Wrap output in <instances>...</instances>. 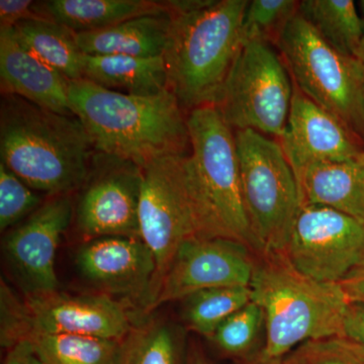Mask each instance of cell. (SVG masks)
<instances>
[{
  "instance_id": "cell-24",
  "label": "cell",
  "mask_w": 364,
  "mask_h": 364,
  "mask_svg": "<svg viewBox=\"0 0 364 364\" xmlns=\"http://www.w3.org/2000/svg\"><path fill=\"white\" fill-rule=\"evenodd\" d=\"M26 340L44 364H119L123 352V340L48 333Z\"/></svg>"
},
{
  "instance_id": "cell-12",
  "label": "cell",
  "mask_w": 364,
  "mask_h": 364,
  "mask_svg": "<svg viewBox=\"0 0 364 364\" xmlns=\"http://www.w3.org/2000/svg\"><path fill=\"white\" fill-rule=\"evenodd\" d=\"M72 195L50 196L2 242L4 260L26 298L59 291L56 255L74 220Z\"/></svg>"
},
{
  "instance_id": "cell-33",
  "label": "cell",
  "mask_w": 364,
  "mask_h": 364,
  "mask_svg": "<svg viewBox=\"0 0 364 364\" xmlns=\"http://www.w3.org/2000/svg\"><path fill=\"white\" fill-rule=\"evenodd\" d=\"M339 284L350 303L364 304V255Z\"/></svg>"
},
{
  "instance_id": "cell-1",
  "label": "cell",
  "mask_w": 364,
  "mask_h": 364,
  "mask_svg": "<svg viewBox=\"0 0 364 364\" xmlns=\"http://www.w3.org/2000/svg\"><path fill=\"white\" fill-rule=\"evenodd\" d=\"M69 104L97 152L144 166L191 149L188 114L169 90L139 97L86 79L69 81Z\"/></svg>"
},
{
  "instance_id": "cell-26",
  "label": "cell",
  "mask_w": 364,
  "mask_h": 364,
  "mask_svg": "<svg viewBox=\"0 0 364 364\" xmlns=\"http://www.w3.org/2000/svg\"><path fill=\"white\" fill-rule=\"evenodd\" d=\"M178 332L166 321L148 318L134 326L123 340L119 364H181Z\"/></svg>"
},
{
  "instance_id": "cell-30",
  "label": "cell",
  "mask_w": 364,
  "mask_h": 364,
  "mask_svg": "<svg viewBox=\"0 0 364 364\" xmlns=\"http://www.w3.org/2000/svg\"><path fill=\"white\" fill-rule=\"evenodd\" d=\"M36 191L0 163V230L11 229L25 221L42 205Z\"/></svg>"
},
{
  "instance_id": "cell-32",
  "label": "cell",
  "mask_w": 364,
  "mask_h": 364,
  "mask_svg": "<svg viewBox=\"0 0 364 364\" xmlns=\"http://www.w3.org/2000/svg\"><path fill=\"white\" fill-rule=\"evenodd\" d=\"M30 18H46L38 9V2L31 0L0 1V26H14L18 21Z\"/></svg>"
},
{
  "instance_id": "cell-8",
  "label": "cell",
  "mask_w": 364,
  "mask_h": 364,
  "mask_svg": "<svg viewBox=\"0 0 364 364\" xmlns=\"http://www.w3.org/2000/svg\"><path fill=\"white\" fill-rule=\"evenodd\" d=\"M293 95V79L282 56L272 45L249 41L242 45L213 105L232 130H253L279 141Z\"/></svg>"
},
{
  "instance_id": "cell-13",
  "label": "cell",
  "mask_w": 364,
  "mask_h": 364,
  "mask_svg": "<svg viewBox=\"0 0 364 364\" xmlns=\"http://www.w3.org/2000/svg\"><path fill=\"white\" fill-rule=\"evenodd\" d=\"M254 262L249 247L223 238L191 237L177 249L147 313L169 301L222 287H250Z\"/></svg>"
},
{
  "instance_id": "cell-18",
  "label": "cell",
  "mask_w": 364,
  "mask_h": 364,
  "mask_svg": "<svg viewBox=\"0 0 364 364\" xmlns=\"http://www.w3.org/2000/svg\"><path fill=\"white\" fill-rule=\"evenodd\" d=\"M301 205L333 208L364 222V153L311 165L296 177Z\"/></svg>"
},
{
  "instance_id": "cell-34",
  "label": "cell",
  "mask_w": 364,
  "mask_h": 364,
  "mask_svg": "<svg viewBox=\"0 0 364 364\" xmlns=\"http://www.w3.org/2000/svg\"><path fill=\"white\" fill-rule=\"evenodd\" d=\"M344 335L364 345V304L349 303L345 316Z\"/></svg>"
},
{
  "instance_id": "cell-36",
  "label": "cell",
  "mask_w": 364,
  "mask_h": 364,
  "mask_svg": "<svg viewBox=\"0 0 364 364\" xmlns=\"http://www.w3.org/2000/svg\"><path fill=\"white\" fill-rule=\"evenodd\" d=\"M245 364H289L286 356L282 358H265L260 353L256 354L253 358H249Z\"/></svg>"
},
{
  "instance_id": "cell-7",
  "label": "cell",
  "mask_w": 364,
  "mask_h": 364,
  "mask_svg": "<svg viewBox=\"0 0 364 364\" xmlns=\"http://www.w3.org/2000/svg\"><path fill=\"white\" fill-rule=\"evenodd\" d=\"M294 85L364 143V74L358 59L326 42L299 13L277 46Z\"/></svg>"
},
{
  "instance_id": "cell-37",
  "label": "cell",
  "mask_w": 364,
  "mask_h": 364,
  "mask_svg": "<svg viewBox=\"0 0 364 364\" xmlns=\"http://www.w3.org/2000/svg\"><path fill=\"white\" fill-rule=\"evenodd\" d=\"M188 364H208V363L205 360V358H203L202 354L196 352V353H193V355L189 358Z\"/></svg>"
},
{
  "instance_id": "cell-22",
  "label": "cell",
  "mask_w": 364,
  "mask_h": 364,
  "mask_svg": "<svg viewBox=\"0 0 364 364\" xmlns=\"http://www.w3.org/2000/svg\"><path fill=\"white\" fill-rule=\"evenodd\" d=\"M13 30L28 51L69 81L83 78V53L76 43L75 33L49 18L21 21Z\"/></svg>"
},
{
  "instance_id": "cell-19",
  "label": "cell",
  "mask_w": 364,
  "mask_h": 364,
  "mask_svg": "<svg viewBox=\"0 0 364 364\" xmlns=\"http://www.w3.org/2000/svg\"><path fill=\"white\" fill-rule=\"evenodd\" d=\"M170 26L171 14L164 11L136 16L102 30L75 33V40L80 51L86 55L154 58L164 54Z\"/></svg>"
},
{
  "instance_id": "cell-4",
  "label": "cell",
  "mask_w": 364,
  "mask_h": 364,
  "mask_svg": "<svg viewBox=\"0 0 364 364\" xmlns=\"http://www.w3.org/2000/svg\"><path fill=\"white\" fill-rule=\"evenodd\" d=\"M191 153L186 186L196 237L240 242L256 249L242 196L236 138L215 105L188 114Z\"/></svg>"
},
{
  "instance_id": "cell-3",
  "label": "cell",
  "mask_w": 364,
  "mask_h": 364,
  "mask_svg": "<svg viewBox=\"0 0 364 364\" xmlns=\"http://www.w3.org/2000/svg\"><path fill=\"white\" fill-rule=\"evenodd\" d=\"M248 0H182L163 54L168 90L184 111L214 105L240 51Z\"/></svg>"
},
{
  "instance_id": "cell-38",
  "label": "cell",
  "mask_w": 364,
  "mask_h": 364,
  "mask_svg": "<svg viewBox=\"0 0 364 364\" xmlns=\"http://www.w3.org/2000/svg\"><path fill=\"white\" fill-rule=\"evenodd\" d=\"M356 6H358L359 14H360L361 18H363L364 23V0L358 1V4H356Z\"/></svg>"
},
{
  "instance_id": "cell-14",
  "label": "cell",
  "mask_w": 364,
  "mask_h": 364,
  "mask_svg": "<svg viewBox=\"0 0 364 364\" xmlns=\"http://www.w3.org/2000/svg\"><path fill=\"white\" fill-rule=\"evenodd\" d=\"M75 264L81 277L100 294L138 301L145 312L156 262L141 239L102 237L86 240L76 252Z\"/></svg>"
},
{
  "instance_id": "cell-27",
  "label": "cell",
  "mask_w": 364,
  "mask_h": 364,
  "mask_svg": "<svg viewBox=\"0 0 364 364\" xmlns=\"http://www.w3.org/2000/svg\"><path fill=\"white\" fill-rule=\"evenodd\" d=\"M296 0H252L242 21V40L277 46L289 21L299 13Z\"/></svg>"
},
{
  "instance_id": "cell-20",
  "label": "cell",
  "mask_w": 364,
  "mask_h": 364,
  "mask_svg": "<svg viewBox=\"0 0 364 364\" xmlns=\"http://www.w3.org/2000/svg\"><path fill=\"white\" fill-rule=\"evenodd\" d=\"M82 77L107 90L139 97L156 95L168 90L163 56L140 58L83 54Z\"/></svg>"
},
{
  "instance_id": "cell-2",
  "label": "cell",
  "mask_w": 364,
  "mask_h": 364,
  "mask_svg": "<svg viewBox=\"0 0 364 364\" xmlns=\"http://www.w3.org/2000/svg\"><path fill=\"white\" fill-rule=\"evenodd\" d=\"M95 153L77 117L2 93L0 163L33 191L73 195L85 183Z\"/></svg>"
},
{
  "instance_id": "cell-21",
  "label": "cell",
  "mask_w": 364,
  "mask_h": 364,
  "mask_svg": "<svg viewBox=\"0 0 364 364\" xmlns=\"http://www.w3.org/2000/svg\"><path fill=\"white\" fill-rule=\"evenodd\" d=\"M41 14L74 33L92 32L136 16L169 11L152 0H49L38 2Z\"/></svg>"
},
{
  "instance_id": "cell-9",
  "label": "cell",
  "mask_w": 364,
  "mask_h": 364,
  "mask_svg": "<svg viewBox=\"0 0 364 364\" xmlns=\"http://www.w3.org/2000/svg\"><path fill=\"white\" fill-rule=\"evenodd\" d=\"M186 155H172L148 163L142 169L139 224L141 240L150 248L156 274L148 309L152 305L163 277L186 239L196 237L186 186Z\"/></svg>"
},
{
  "instance_id": "cell-39",
  "label": "cell",
  "mask_w": 364,
  "mask_h": 364,
  "mask_svg": "<svg viewBox=\"0 0 364 364\" xmlns=\"http://www.w3.org/2000/svg\"><path fill=\"white\" fill-rule=\"evenodd\" d=\"M359 63H360L361 67H363V74H364V41L363 44V48H361L360 54H359L358 57Z\"/></svg>"
},
{
  "instance_id": "cell-15",
  "label": "cell",
  "mask_w": 364,
  "mask_h": 364,
  "mask_svg": "<svg viewBox=\"0 0 364 364\" xmlns=\"http://www.w3.org/2000/svg\"><path fill=\"white\" fill-rule=\"evenodd\" d=\"M25 301L28 335L48 333L124 340L135 326L128 308L105 294L58 291L26 298Z\"/></svg>"
},
{
  "instance_id": "cell-17",
  "label": "cell",
  "mask_w": 364,
  "mask_h": 364,
  "mask_svg": "<svg viewBox=\"0 0 364 364\" xmlns=\"http://www.w3.org/2000/svg\"><path fill=\"white\" fill-rule=\"evenodd\" d=\"M2 93L25 98L49 111L75 116L68 97V79L41 61L16 39L13 26H0Z\"/></svg>"
},
{
  "instance_id": "cell-23",
  "label": "cell",
  "mask_w": 364,
  "mask_h": 364,
  "mask_svg": "<svg viewBox=\"0 0 364 364\" xmlns=\"http://www.w3.org/2000/svg\"><path fill=\"white\" fill-rule=\"evenodd\" d=\"M299 14L318 35L342 54L358 60L364 41V23L352 0H303Z\"/></svg>"
},
{
  "instance_id": "cell-28",
  "label": "cell",
  "mask_w": 364,
  "mask_h": 364,
  "mask_svg": "<svg viewBox=\"0 0 364 364\" xmlns=\"http://www.w3.org/2000/svg\"><path fill=\"white\" fill-rule=\"evenodd\" d=\"M263 326L262 309L251 301L230 316L218 328L212 340L218 348L228 355L246 358L252 350Z\"/></svg>"
},
{
  "instance_id": "cell-6",
  "label": "cell",
  "mask_w": 364,
  "mask_h": 364,
  "mask_svg": "<svg viewBox=\"0 0 364 364\" xmlns=\"http://www.w3.org/2000/svg\"><path fill=\"white\" fill-rule=\"evenodd\" d=\"M242 196L256 247L284 254L301 207L296 176L279 141L253 130L235 131Z\"/></svg>"
},
{
  "instance_id": "cell-35",
  "label": "cell",
  "mask_w": 364,
  "mask_h": 364,
  "mask_svg": "<svg viewBox=\"0 0 364 364\" xmlns=\"http://www.w3.org/2000/svg\"><path fill=\"white\" fill-rule=\"evenodd\" d=\"M4 364H44L38 358L32 344L23 340L7 349Z\"/></svg>"
},
{
  "instance_id": "cell-31",
  "label": "cell",
  "mask_w": 364,
  "mask_h": 364,
  "mask_svg": "<svg viewBox=\"0 0 364 364\" xmlns=\"http://www.w3.org/2000/svg\"><path fill=\"white\" fill-rule=\"evenodd\" d=\"M0 308H1V329L0 340L6 349L26 340L28 334V310L25 301L11 291L4 280L0 289Z\"/></svg>"
},
{
  "instance_id": "cell-10",
  "label": "cell",
  "mask_w": 364,
  "mask_h": 364,
  "mask_svg": "<svg viewBox=\"0 0 364 364\" xmlns=\"http://www.w3.org/2000/svg\"><path fill=\"white\" fill-rule=\"evenodd\" d=\"M142 169L123 158L95 151L74 203V223L86 240L102 237L141 239Z\"/></svg>"
},
{
  "instance_id": "cell-16",
  "label": "cell",
  "mask_w": 364,
  "mask_h": 364,
  "mask_svg": "<svg viewBox=\"0 0 364 364\" xmlns=\"http://www.w3.org/2000/svg\"><path fill=\"white\" fill-rule=\"evenodd\" d=\"M279 143L296 178L311 165L345 161L364 153L363 143L336 117L294 85L291 112Z\"/></svg>"
},
{
  "instance_id": "cell-5",
  "label": "cell",
  "mask_w": 364,
  "mask_h": 364,
  "mask_svg": "<svg viewBox=\"0 0 364 364\" xmlns=\"http://www.w3.org/2000/svg\"><path fill=\"white\" fill-rule=\"evenodd\" d=\"M254 265L251 296L264 314L265 358H282L306 341L344 335L348 299L339 284L299 272L284 254H262Z\"/></svg>"
},
{
  "instance_id": "cell-29",
  "label": "cell",
  "mask_w": 364,
  "mask_h": 364,
  "mask_svg": "<svg viewBox=\"0 0 364 364\" xmlns=\"http://www.w3.org/2000/svg\"><path fill=\"white\" fill-rule=\"evenodd\" d=\"M289 364H364V345L341 336L311 340L286 356Z\"/></svg>"
},
{
  "instance_id": "cell-25",
  "label": "cell",
  "mask_w": 364,
  "mask_h": 364,
  "mask_svg": "<svg viewBox=\"0 0 364 364\" xmlns=\"http://www.w3.org/2000/svg\"><path fill=\"white\" fill-rule=\"evenodd\" d=\"M183 301V318L189 329L212 339L218 328L252 296L250 287H222L198 291Z\"/></svg>"
},
{
  "instance_id": "cell-11",
  "label": "cell",
  "mask_w": 364,
  "mask_h": 364,
  "mask_svg": "<svg viewBox=\"0 0 364 364\" xmlns=\"http://www.w3.org/2000/svg\"><path fill=\"white\" fill-rule=\"evenodd\" d=\"M284 255L306 277L339 284L364 255V222L322 205H301Z\"/></svg>"
}]
</instances>
